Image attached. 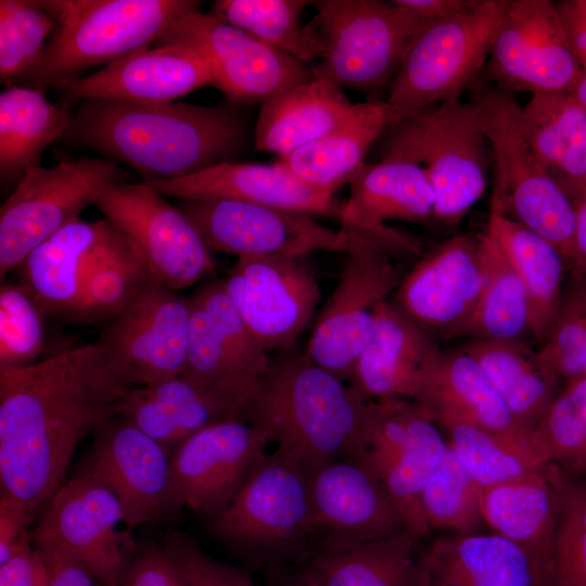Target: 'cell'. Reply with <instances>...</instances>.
Listing matches in <instances>:
<instances>
[{
	"mask_svg": "<svg viewBox=\"0 0 586 586\" xmlns=\"http://www.w3.org/2000/svg\"><path fill=\"white\" fill-rule=\"evenodd\" d=\"M131 387L97 342L0 369V497L35 514L78 444L116 417Z\"/></svg>",
	"mask_w": 586,
	"mask_h": 586,
	"instance_id": "cell-1",
	"label": "cell"
},
{
	"mask_svg": "<svg viewBox=\"0 0 586 586\" xmlns=\"http://www.w3.org/2000/svg\"><path fill=\"white\" fill-rule=\"evenodd\" d=\"M63 139L124 163L148 181L231 162L245 142V126L226 106L86 99Z\"/></svg>",
	"mask_w": 586,
	"mask_h": 586,
	"instance_id": "cell-2",
	"label": "cell"
},
{
	"mask_svg": "<svg viewBox=\"0 0 586 586\" xmlns=\"http://www.w3.org/2000/svg\"><path fill=\"white\" fill-rule=\"evenodd\" d=\"M283 351L263 374L244 421L260 429L276 451L310 474L346 459L370 402L307 355Z\"/></svg>",
	"mask_w": 586,
	"mask_h": 586,
	"instance_id": "cell-3",
	"label": "cell"
},
{
	"mask_svg": "<svg viewBox=\"0 0 586 586\" xmlns=\"http://www.w3.org/2000/svg\"><path fill=\"white\" fill-rule=\"evenodd\" d=\"M56 28L36 64L12 86L64 90L90 66L156 42L194 0H46Z\"/></svg>",
	"mask_w": 586,
	"mask_h": 586,
	"instance_id": "cell-4",
	"label": "cell"
},
{
	"mask_svg": "<svg viewBox=\"0 0 586 586\" xmlns=\"http://www.w3.org/2000/svg\"><path fill=\"white\" fill-rule=\"evenodd\" d=\"M381 158L422 166L434 192V217L453 225L483 196L488 181V144L476 100L454 99L425 107L380 138Z\"/></svg>",
	"mask_w": 586,
	"mask_h": 586,
	"instance_id": "cell-5",
	"label": "cell"
},
{
	"mask_svg": "<svg viewBox=\"0 0 586 586\" xmlns=\"http://www.w3.org/2000/svg\"><path fill=\"white\" fill-rule=\"evenodd\" d=\"M475 100L493 163L491 211L548 241L573 269L575 207L532 150L522 128L521 105L501 90Z\"/></svg>",
	"mask_w": 586,
	"mask_h": 586,
	"instance_id": "cell-6",
	"label": "cell"
},
{
	"mask_svg": "<svg viewBox=\"0 0 586 586\" xmlns=\"http://www.w3.org/2000/svg\"><path fill=\"white\" fill-rule=\"evenodd\" d=\"M506 3L477 0L418 31L387 87L390 127L431 105L461 99L485 69Z\"/></svg>",
	"mask_w": 586,
	"mask_h": 586,
	"instance_id": "cell-7",
	"label": "cell"
},
{
	"mask_svg": "<svg viewBox=\"0 0 586 586\" xmlns=\"http://www.w3.org/2000/svg\"><path fill=\"white\" fill-rule=\"evenodd\" d=\"M310 475L280 453L267 454L213 517V533L260 561L308 555L314 525Z\"/></svg>",
	"mask_w": 586,
	"mask_h": 586,
	"instance_id": "cell-8",
	"label": "cell"
},
{
	"mask_svg": "<svg viewBox=\"0 0 586 586\" xmlns=\"http://www.w3.org/2000/svg\"><path fill=\"white\" fill-rule=\"evenodd\" d=\"M345 231L346 262L316 319L306 355L342 381L353 382L377 309L388 301L407 271L393 260L392 254L399 252L386 240L360 230Z\"/></svg>",
	"mask_w": 586,
	"mask_h": 586,
	"instance_id": "cell-9",
	"label": "cell"
},
{
	"mask_svg": "<svg viewBox=\"0 0 586 586\" xmlns=\"http://www.w3.org/2000/svg\"><path fill=\"white\" fill-rule=\"evenodd\" d=\"M310 3L321 60L314 73L341 88L374 92L388 87L420 27L393 0Z\"/></svg>",
	"mask_w": 586,
	"mask_h": 586,
	"instance_id": "cell-10",
	"label": "cell"
},
{
	"mask_svg": "<svg viewBox=\"0 0 586 586\" xmlns=\"http://www.w3.org/2000/svg\"><path fill=\"white\" fill-rule=\"evenodd\" d=\"M120 182V168L106 158L28 168L0 209L1 281L35 247L94 205L104 188Z\"/></svg>",
	"mask_w": 586,
	"mask_h": 586,
	"instance_id": "cell-11",
	"label": "cell"
},
{
	"mask_svg": "<svg viewBox=\"0 0 586 586\" xmlns=\"http://www.w3.org/2000/svg\"><path fill=\"white\" fill-rule=\"evenodd\" d=\"M94 205L136 246L150 275L171 290L214 270L212 250L194 222L145 181L107 186Z\"/></svg>",
	"mask_w": 586,
	"mask_h": 586,
	"instance_id": "cell-12",
	"label": "cell"
},
{
	"mask_svg": "<svg viewBox=\"0 0 586 586\" xmlns=\"http://www.w3.org/2000/svg\"><path fill=\"white\" fill-rule=\"evenodd\" d=\"M158 44L180 43L206 64L211 86L237 105L267 99L315 77L313 67L277 51L245 31L200 11L175 21Z\"/></svg>",
	"mask_w": 586,
	"mask_h": 586,
	"instance_id": "cell-13",
	"label": "cell"
},
{
	"mask_svg": "<svg viewBox=\"0 0 586 586\" xmlns=\"http://www.w3.org/2000/svg\"><path fill=\"white\" fill-rule=\"evenodd\" d=\"M33 531V545L61 548L84 563L103 586H123L137 547L120 530L122 507L98 481L76 474L56 488Z\"/></svg>",
	"mask_w": 586,
	"mask_h": 586,
	"instance_id": "cell-14",
	"label": "cell"
},
{
	"mask_svg": "<svg viewBox=\"0 0 586 586\" xmlns=\"http://www.w3.org/2000/svg\"><path fill=\"white\" fill-rule=\"evenodd\" d=\"M191 305L151 275L137 297L106 322L97 341L133 386L180 377L186 369Z\"/></svg>",
	"mask_w": 586,
	"mask_h": 586,
	"instance_id": "cell-15",
	"label": "cell"
},
{
	"mask_svg": "<svg viewBox=\"0 0 586 586\" xmlns=\"http://www.w3.org/2000/svg\"><path fill=\"white\" fill-rule=\"evenodd\" d=\"M212 251L242 256L304 258L319 252H345L348 233L331 230L313 215L233 200H181Z\"/></svg>",
	"mask_w": 586,
	"mask_h": 586,
	"instance_id": "cell-16",
	"label": "cell"
},
{
	"mask_svg": "<svg viewBox=\"0 0 586 586\" xmlns=\"http://www.w3.org/2000/svg\"><path fill=\"white\" fill-rule=\"evenodd\" d=\"M582 68L555 2L507 0L484 69L501 91H572Z\"/></svg>",
	"mask_w": 586,
	"mask_h": 586,
	"instance_id": "cell-17",
	"label": "cell"
},
{
	"mask_svg": "<svg viewBox=\"0 0 586 586\" xmlns=\"http://www.w3.org/2000/svg\"><path fill=\"white\" fill-rule=\"evenodd\" d=\"M97 433L77 474L98 481L115 495L128 527L180 510L169 450L118 416Z\"/></svg>",
	"mask_w": 586,
	"mask_h": 586,
	"instance_id": "cell-18",
	"label": "cell"
},
{
	"mask_svg": "<svg viewBox=\"0 0 586 586\" xmlns=\"http://www.w3.org/2000/svg\"><path fill=\"white\" fill-rule=\"evenodd\" d=\"M224 284L267 353L292 347L309 324L320 298L317 279L303 258L238 257Z\"/></svg>",
	"mask_w": 586,
	"mask_h": 586,
	"instance_id": "cell-19",
	"label": "cell"
},
{
	"mask_svg": "<svg viewBox=\"0 0 586 586\" xmlns=\"http://www.w3.org/2000/svg\"><path fill=\"white\" fill-rule=\"evenodd\" d=\"M481 235L454 237L425 254L392 295V303L431 334L461 336L483 286Z\"/></svg>",
	"mask_w": 586,
	"mask_h": 586,
	"instance_id": "cell-20",
	"label": "cell"
},
{
	"mask_svg": "<svg viewBox=\"0 0 586 586\" xmlns=\"http://www.w3.org/2000/svg\"><path fill=\"white\" fill-rule=\"evenodd\" d=\"M310 493L311 555L345 551L406 528L385 486L348 459L311 473Z\"/></svg>",
	"mask_w": 586,
	"mask_h": 586,
	"instance_id": "cell-21",
	"label": "cell"
},
{
	"mask_svg": "<svg viewBox=\"0 0 586 586\" xmlns=\"http://www.w3.org/2000/svg\"><path fill=\"white\" fill-rule=\"evenodd\" d=\"M270 444L258 428L241 420L214 423L171 454V474L180 509L215 517L267 456Z\"/></svg>",
	"mask_w": 586,
	"mask_h": 586,
	"instance_id": "cell-22",
	"label": "cell"
},
{
	"mask_svg": "<svg viewBox=\"0 0 586 586\" xmlns=\"http://www.w3.org/2000/svg\"><path fill=\"white\" fill-rule=\"evenodd\" d=\"M347 184L349 196L339 214L341 229L378 235L399 253H421V244L417 240L387 227L385 222H424L434 217V192L422 166L399 158L365 162Z\"/></svg>",
	"mask_w": 586,
	"mask_h": 586,
	"instance_id": "cell-23",
	"label": "cell"
},
{
	"mask_svg": "<svg viewBox=\"0 0 586 586\" xmlns=\"http://www.w3.org/2000/svg\"><path fill=\"white\" fill-rule=\"evenodd\" d=\"M211 85L205 62L192 48L158 44L133 51L71 82L65 101L111 99L137 103H170Z\"/></svg>",
	"mask_w": 586,
	"mask_h": 586,
	"instance_id": "cell-24",
	"label": "cell"
},
{
	"mask_svg": "<svg viewBox=\"0 0 586 586\" xmlns=\"http://www.w3.org/2000/svg\"><path fill=\"white\" fill-rule=\"evenodd\" d=\"M145 182L163 195L180 200H233L337 217L342 207L333 200V193L301 179L281 161H231L184 177Z\"/></svg>",
	"mask_w": 586,
	"mask_h": 586,
	"instance_id": "cell-25",
	"label": "cell"
},
{
	"mask_svg": "<svg viewBox=\"0 0 586 586\" xmlns=\"http://www.w3.org/2000/svg\"><path fill=\"white\" fill-rule=\"evenodd\" d=\"M424 563L428 586H549V558L498 534L436 538Z\"/></svg>",
	"mask_w": 586,
	"mask_h": 586,
	"instance_id": "cell-26",
	"label": "cell"
},
{
	"mask_svg": "<svg viewBox=\"0 0 586 586\" xmlns=\"http://www.w3.org/2000/svg\"><path fill=\"white\" fill-rule=\"evenodd\" d=\"M440 353L435 337L386 301L377 309L352 384L370 399L413 400L426 369Z\"/></svg>",
	"mask_w": 586,
	"mask_h": 586,
	"instance_id": "cell-27",
	"label": "cell"
},
{
	"mask_svg": "<svg viewBox=\"0 0 586 586\" xmlns=\"http://www.w3.org/2000/svg\"><path fill=\"white\" fill-rule=\"evenodd\" d=\"M435 423H464L526 436L479 364L461 348L442 352L426 369L413 399Z\"/></svg>",
	"mask_w": 586,
	"mask_h": 586,
	"instance_id": "cell-28",
	"label": "cell"
},
{
	"mask_svg": "<svg viewBox=\"0 0 586 586\" xmlns=\"http://www.w3.org/2000/svg\"><path fill=\"white\" fill-rule=\"evenodd\" d=\"M111 222L76 218L35 247L16 267L20 282L44 314L78 318L87 267Z\"/></svg>",
	"mask_w": 586,
	"mask_h": 586,
	"instance_id": "cell-29",
	"label": "cell"
},
{
	"mask_svg": "<svg viewBox=\"0 0 586 586\" xmlns=\"http://www.w3.org/2000/svg\"><path fill=\"white\" fill-rule=\"evenodd\" d=\"M118 416L173 454L201 430L226 420H242L212 391L183 378L133 386L115 406Z\"/></svg>",
	"mask_w": 586,
	"mask_h": 586,
	"instance_id": "cell-30",
	"label": "cell"
},
{
	"mask_svg": "<svg viewBox=\"0 0 586 586\" xmlns=\"http://www.w3.org/2000/svg\"><path fill=\"white\" fill-rule=\"evenodd\" d=\"M342 88L315 74L264 101L256 127L258 151L286 156L343 124L354 112Z\"/></svg>",
	"mask_w": 586,
	"mask_h": 586,
	"instance_id": "cell-31",
	"label": "cell"
},
{
	"mask_svg": "<svg viewBox=\"0 0 586 586\" xmlns=\"http://www.w3.org/2000/svg\"><path fill=\"white\" fill-rule=\"evenodd\" d=\"M524 135L573 204L585 196L586 110L571 91L532 94L521 105Z\"/></svg>",
	"mask_w": 586,
	"mask_h": 586,
	"instance_id": "cell-32",
	"label": "cell"
},
{
	"mask_svg": "<svg viewBox=\"0 0 586 586\" xmlns=\"http://www.w3.org/2000/svg\"><path fill=\"white\" fill-rule=\"evenodd\" d=\"M384 100L356 103L352 115L326 136L308 143L280 161L306 182L334 193L348 183L365 163V156L388 129Z\"/></svg>",
	"mask_w": 586,
	"mask_h": 586,
	"instance_id": "cell-33",
	"label": "cell"
},
{
	"mask_svg": "<svg viewBox=\"0 0 586 586\" xmlns=\"http://www.w3.org/2000/svg\"><path fill=\"white\" fill-rule=\"evenodd\" d=\"M419 539L405 528L345 551L314 553L306 568L319 586H428Z\"/></svg>",
	"mask_w": 586,
	"mask_h": 586,
	"instance_id": "cell-34",
	"label": "cell"
},
{
	"mask_svg": "<svg viewBox=\"0 0 586 586\" xmlns=\"http://www.w3.org/2000/svg\"><path fill=\"white\" fill-rule=\"evenodd\" d=\"M486 232L526 290L532 335L540 345L560 306L568 268L565 262L552 244L499 212L491 211Z\"/></svg>",
	"mask_w": 586,
	"mask_h": 586,
	"instance_id": "cell-35",
	"label": "cell"
},
{
	"mask_svg": "<svg viewBox=\"0 0 586 586\" xmlns=\"http://www.w3.org/2000/svg\"><path fill=\"white\" fill-rule=\"evenodd\" d=\"M483 520L498 535L550 558L557 497L552 466L481 486Z\"/></svg>",
	"mask_w": 586,
	"mask_h": 586,
	"instance_id": "cell-36",
	"label": "cell"
},
{
	"mask_svg": "<svg viewBox=\"0 0 586 586\" xmlns=\"http://www.w3.org/2000/svg\"><path fill=\"white\" fill-rule=\"evenodd\" d=\"M461 349L479 364L517 424L530 433L557 396L560 380L525 342L469 340Z\"/></svg>",
	"mask_w": 586,
	"mask_h": 586,
	"instance_id": "cell-37",
	"label": "cell"
},
{
	"mask_svg": "<svg viewBox=\"0 0 586 586\" xmlns=\"http://www.w3.org/2000/svg\"><path fill=\"white\" fill-rule=\"evenodd\" d=\"M74 115L46 98V91L8 86L0 93V177L3 182L22 178L39 165L42 152L63 139Z\"/></svg>",
	"mask_w": 586,
	"mask_h": 586,
	"instance_id": "cell-38",
	"label": "cell"
},
{
	"mask_svg": "<svg viewBox=\"0 0 586 586\" xmlns=\"http://www.w3.org/2000/svg\"><path fill=\"white\" fill-rule=\"evenodd\" d=\"M483 286L461 336L524 342L532 335L526 290L491 235L481 234Z\"/></svg>",
	"mask_w": 586,
	"mask_h": 586,
	"instance_id": "cell-39",
	"label": "cell"
},
{
	"mask_svg": "<svg viewBox=\"0 0 586 586\" xmlns=\"http://www.w3.org/2000/svg\"><path fill=\"white\" fill-rule=\"evenodd\" d=\"M149 278L136 246L111 222L87 267L78 319L105 324L137 297Z\"/></svg>",
	"mask_w": 586,
	"mask_h": 586,
	"instance_id": "cell-40",
	"label": "cell"
},
{
	"mask_svg": "<svg viewBox=\"0 0 586 586\" xmlns=\"http://www.w3.org/2000/svg\"><path fill=\"white\" fill-rule=\"evenodd\" d=\"M305 0H218L212 14L302 63L320 56L314 22L302 24Z\"/></svg>",
	"mask_w": 586,
	"mask_h": 586,
	"instance_id": "cell-41",
	"label": "cell"
},
{
	"mask_svg": "<svg viewBox=\"0 0 586 586\" xmlns=\"http://www.w3.org/2000/svg\"><path fill=\"white\" fill-rule=\"evenodd\" d=\"M189 300V347L187 366L181 377L217 394L234 408L244 421V411L257 394L260 382L238 365L202 305L193 296Z\"/></svg>",
	"mask_w": 586,
	"mask_h": 586,
	"instance_id": "cell-42",
	"label": "cell"
},
{
	"mask_svg": "<svg viewBox=\"0 0 586 586\" xmlns=\"http://www.w3.org/2000/svg\"><path fill=\"white\" fill-rule=\"evenodd\" d=\"M447 445L430 413L422 408L407 447L382 481L406 528L418 537L431 531L422 495Z\"/></svg>",
	"mask_w": 586,
	"mask_h": 586,
	"instance_id": "cell-43",
	"label": "cell"
},
{
	"mask_svg": "<svg viewBox=\"0 0 586 586\" xmlns=\"http://www.w3.org/2000/svg\"><path fill=\"white\" fill-rule=\"evenodd\" d=\"M443 428L450 435L448 444L481 486L502 483L549 464L528 435L494 433L464 423Z\"/></svg>",
	"mask_w": 586,
	"mask_h": 586,
	"instance_id": "cell-44",
	"label": "cell"
},
{
	"mask_svg": "<svg viewBox=\"0 0 586 586\" xmlns=\"http://www.w3.org/2000/svg\"><path fill=\"white\" fill-rule=\"evenodd\" d=\"M528 438L546 463L586 481V378L568 380Z\"/></svg>",
	"mask_w": 586,
	"mask_h": 586,
	"instance_id": "cell-45",
	"label": "cell"
},
{
	"mask_svg": "<svg viewBox=\"0 0 586 586\" xmlns=\"http://www.w3.org/2000/svg\"><path fill=\"white\" fill-rule=\"evenodd\" d=\"M557 509L549 586H586V481L552 466Z\"/></svg>",
	"mask_w": 586,
	"mask_h": 586,
	"instance_id": "cell-46",
	"label": "cell"
},
{
	"mask_svg": "<svg viewBox=\"0 0 586 586\" xmlns=\"http://www.w3.org/2000/svg\"><path fill=\"white\" fill-rule=\"evenodd\" d=\"M480 489L481 485L448 444L422 495L431 530L445 527L471 534L484 521Z\"/></svg>",
	"mask_w": 586,
	"mask_h": 586,
	"instance_id": "cell-47",
	"label": "cell"
},
{
	"mask_svg": "<svg viewBox=\"0 0 586 586\" xmlns=\"http://www.w3.org/2000/svg\"><path fill=\"white\" fill-rule=\"evenodd\" d=\"M56 18L46 0L0 1V77L14 85L38 61Z\"/></svg>",
	"mask_w": 586,
	"mask_h": 586,
	"instance_id": "cell-48",
	"label": "cell"
},
{
	"mask_svg": "<svg viewBox=\"0 0 586 586\" xmlns=\"http://www.w3.org/2000/svg\"><path fill=\"white\" fill-rule=\"evenodd\" d=\"M569 271L551 329L536 351L542 366L559 380L586 378V276Z\"/></svg>",
	"mask_w": 586,
	"mask_h": 586,
	"instance_id": "cell-49",
	"label": "cell"
},
{
	"mask_svg": "<svg viewBox=\"0 0 586 586\" xmlns=\"http://www.w3.org/2000/svg\"><path fill=\"white\" fill-rule=\"evenodd\" d=\"M44 311L21 284L0 288V369L37 362L43 343Z\"/></svg>",
	"mask_w": 586,
	"mask_h": 586,
	"instance_id": "cell-50",
	"label": "cell"
},
{
	"mask_svg": "<svg viewBox=\"0 0 586 586\" xmlns=\"http://www.w3.org/2000/svg\"><path fill=\"white\" fill-rule=\"evenodd\" d=\"M163 546L188 586H255L247 573L209 557L187 535L169 532Z\"/></svg>",
	"mask_w": 586,
	"mask_h": 586,
	"instance_id": "cell-51",
	"label": "cell"
},
{
	"mask_svg": "<svg viewBox=\"0 0 586 586\" xmlns=\"http://www.w3.org/2000/svg\"><path fill=\"white\" fill-rule=\"evenodd\" d=\"M123 586H188V584L164 546H149L136 552Z\"/></svg>",
	"mask_w": 586,
	"mask_h": 586,
	"instance_id": "cell-52",
	"label": "cell"
},
{
	"mask_svg": "<svg viewBox=\"0 0 586 586\" xmlns=\"http://www.w3.org/2000/svg\"><path fill=\"white\" fill-rule=\"evenodd\" d=\"M34 514L20 504L0 497V565L33 542L28 526Z\"/></svg>",
	"mask_w": 586,
	"mask_h": 586,
	"instance_id": "cell-53",
	"label": "cell"
},
{
	"mask_svg": "<svg viewBox=\"0 0 586 586\" xmlns=\"http://www.w3.org/2000/svg\"><path fill=\"white\" fill-rule=\"evenodd\" d=\"M43 558L49 586H93L88 568L67 551L49 545H34Z\"/></svg>",
	"mask_w": 586,
	"mask_h": 586,
	"instance_id": "cell-54",
	"label": "cell"
},
{
	"mask_svg": "<svg viewBox=\"0 0 586 586\" xmlns=\"http://www.w3.org/2000/svg\"><path fill=\"white\" fill-rule=\"evenodd\" d=\"M0 586H49L43 558L34 545L24 547L0 565Z\"/></svg>",
	"mask_w": 586,
	"mask_h": 586,
	"instance_id": "cell-55",
	"label": "cell"
},
{
	"mask_svg": "<svg viewBox=\"0 0 586 586\" xmlns=\"http://www.w3.org/2000/svg\"><path fill=\"white\" fill-rule=\"evenodd\" d=\"M420 29L472 8L477 0H393Z\"/></svg>",
	"mask_w": 586,
	"mask_h": 586,
	"instance_id": "cell-56",
	"label": "cell"
},
{
	"mask_svg": "<svg viewBox=\"0 0 586 586\" xmlns=\"http://www.w3.org/2000/svg\"><path fill=\"white\" fill-rule=\"evenodd\" d=\"M568 42L583 67H586V0L555 2Z\"/></svg>",
	"mask_w": 586,
	"mask_h": 586,
	"instance_id": "cell-57",
	"label": "cell"
},
{
	"mask_svg": "<svg viewBox=\"0 0 586 586\" xmlns=\"http://www.w3.org/2000/svg\"><path fill=\"white\" fill-rule=\"evenodd\" d=\"M575 207V267L586 276V198L574 203Z\"/></svg>",
	"mask_w": 586,
	"mask_h": 586,
	"instance_id": "cell-58",
	"label": "cell"
},
{
	"mask_svg": "<svg viewBox=\"0 0 586 586\" xmlns=\"http://www.w3.org/2000/svg\"><path fill=\"white\" fill-rule=\"evenodd\" d=\"M282 586H319L310 572L305 568L300 573L289 578Z\"/></svg>",
	"mask_w": 586,
	"mask_h": 586,
	"instance_id": "cell-59",
	"label": "cell"
},
{
	"mask_svg": "<svg viewBox=\"0 0 586 586\" xmlns=\"http://www.w3.org/2000/svg\"><path fill=\"white\" fill-rule=\"evenodd\" d=\"M571 92L586 110V67L582 68V72Z\"/></svg>",
	"mask_w": 586,
	"mask_h": 586,
	"instance_id": "cell-60",
	"label": "cell"
},
{
	"mask_svg": "<svg viewBox=\"0 0 586 586\" xmlns=\"http://www.w3.org/2000/svg\"><path fill=\"white\" fill-rule=\"evenodd\" d=\"M586 198V174H585V196Z\"/></svg>",
	"mask_w": 586,
	"mask_h": 586,
	"instance_id": "cell-61",
	"label": "cell"
}]
</instances>
